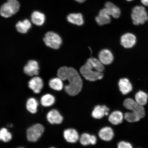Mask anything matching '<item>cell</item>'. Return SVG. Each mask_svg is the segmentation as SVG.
Wrapping results in <instances>:
<instances>
[{"label": "cell", "mask_w": 148, "mask_h": 148, "mask_svg": "<svg viewBox=\"0 0 148 148\" xmlns=\"http://www.w3.org/2000/svg\"><path fill=\"white\" fill-rule=\"evenodd\" d=\"M50 148H55V147H51Z\"/></svg>", "instance_id": "cell-35"}, {"label": "cell", "mask_w": 148, "mask_h": 148, "mask_svg": "<svg viewBox=\"0 0 148 148\" xmlns=\"http://www.w3.org/2000/svg\"><path fill=\"white\" fill-rule=\"evenodd\" d=\"M131 17L135 25H143L148 20L147 13L144 7L138 5L132 9Z\"/></svg>", "instance_id": "cell-5"}, {"label": "cell", "mask_w": 148, "mask_h": 148, "mask_svg": "<svg viewBox=\"0 0 148 148\" xmlns=\"http://www.w3.org/2000/svg\"><path fill=\"white\" fill-rule=\"evenodd\" d=\"M136 42V36L132 33H126L122 36L120 40L121 45L125 49L134 47Z\"/></svg>", "instance_id": "cell-10"}, {"label": "cell", "mask_w": 148, "mask_h": 148, "mask_svg": "<svg viewBox=\"0 0 148 148\" xmlns=\"http://www.w3.org/2000/svg\"><path fill=\"white\" fill-rule=\"evenodd\" d=\"M99 134L101 139L106 141L112 140L114 136V131L110 127H103L99 131Z\"/></svg>", "instance_id": "cell-21"}, {"label": "cell", "mask_w": 148, "mask_h": 148, "mask_svg": "<svg viewBox=\"0 0 148 148\" xmlns=\"http://www.w3.org/2000/svg\"><path fill=\"white\" fill-rule=\"evenodd\" d=\"M63 81L60 77H57L50 79L49 82V87L56 91H60L64 87Z\"/></svg>", "instance_id": "cell-23"}, {"label": "cell", "mask_w": 148, "mask_h": 148, "mask_svg": "<svg viewBox=\"0 0 148 148\" xmlns=\"http://www.w3.org/2000/svg\"><path fill=\"white\" fill-rule=\"evenodd\" d=\"M142 4L146 6H148V0H140Z\"/></svg>", "instance_id": "cell-31"}, {"label": "cell", "mask_w": 148, "mask_h": 148, "mask_svg": "<svg viewBox=\"0 0 148 148\" xmlns=\"http://www.w3.org/2000/svg\"><path fill=\"white\" fill-rule=\"evenodd\" d=\"M99 59L103 65H109L112 63L114 60V57L110 50L103 49L100 51Z\"/></svg>", "instance_id": "cell-12"}, {"label": "cell", "mask_w": 148, "mask_h": 148, "mask_svg": "<svg viewBox=\"0 0 148 148\" xmlns=\"http://www.w3.org/2000/svg\"><path fill=\"white\" fill-rule=\"evenodd\" d=\"M12 135L6 128H1L0 131V139L3 141L7 142L10 141L12 138Z\"/></svg>", "instance_id": "cell-29"}, {"label": "cell", "mask_w": 148, "mask_h": 148, "mask_svg": "<svg viewBox=\"0 0 148 148\" xmlns=\"http://www.w3.org/2000/svg\"><path fill=\"white\" fill-rule=\"evenodd\" d=\"M104 69V65L100 61L95 58H90L81 66L79 71L86 80L95 81L103 79Z\"/></svg>", "instance_id": "cell-2"}, {"label": "cell", "mask_w": 148, "mask_h": 148, "mask_svg": "<svg viewBox=\"0 0 148 148\" xmlns=\"http://www.w3.org/2000/svg\"><path fill=\"white\" fill-rule=\"evenodd\" d=\"M118 148H133L131 144L128 142L121 141L118 144Z\"/></svg>", "instance_id": "cell-30"}, {"label": "cell", "mask_w": 148, "mask_h": 148, "mask_svg": "<svg viewBox=\"0 0 148 148\" xmlns=\"http://www.w3.org/2000/svg\"><path fill=\"white\" fill-rule=\"evenodd\" d=\"M80 142L82 145L86 146L90 144L95 145L97 143V138L94 135L84 133L81 135L80 138Z\"/></svg>", "instance_id": "cell-24"}, {"label": "cell", "mask_w": 148, "mask_h": 148, "mask_svg": "<svg viewBox=\"0 0 148 148\" xmlns=\"http://www.w3.org/2000/svg\"><path fill=\"white\" fill-rule=\"evenodd\" d=\"M40 67L38 61L34 60L27 61L23 68V72L29 77L38 76L40 73Z\"/></svg>", "instance_id": "cell-8"}, {"label": "cell", "mask_w": 148, "mask_h": 148, "mask_svg": "<svg viewBox=\"0 0 148 148\" xmlns=\"http://www.w3.org/2000/svg\"><path fill=\"white\" fill-rule=\"evenodd\" d=\"M120 91L123 95H126L132 90V84L129 79L127 78H122L120 79L118 82Z\"/></svg>", "instance_id": "cell-16"}, {"label": "cell", "mask_w": 148, "mask_h": 148, "mask_svg": "<svg viewBox=\"0 0 148 148\" xmlns=\"http://www.w3.org/2000/svg\"><path fill=\"white\" fill-rule=\"evenodd\" d=\"M75 1L77 2L81 3H84L86 0H75Z\"/></svg>", "instance_id": "cell-32"}, {"label": "cell", "mask_w": 148, "mask_h": 148, "mask_svg": "<svg viewBox=\"0 0 148 148\" xmlns=\"http://www.w3.org/2000/svg\"><path fill=\"white\" fill-rule=\"evenodd\" d=\"M124 118L126 121L129 123L137 122L141 119L138 114L132 112L125 113Z\"/></svg>", "instance_id": "cell-28"}, {"label": "cell", "mask_w": 148, "mask_h": 148, "mask_svg": "<svg viewBox=\"0 0 148 148\" xmlns=\"http://www.w3.org/2000/svg\"><path fill=\"white\" fill-rule=\"evenodd\" d=\"M23 148V147H19V148Z\"/></svg>", "instance_id": "cell-34"}, {"label": "cell", "mask_w": 148, "mask_h": 148, "mask_svg": "<svg viewBox=\"0 0 148 148\" xmlns=\"http://www.w3.org/2000/svg\"><path fill=\"white\" fill-rule=\"evenodd\" d=\"M44 131L43 126L40 124H36L27 129V140L31 142L38 140L43 134Z\"/></svg>", "instance_id": "cell-6"}, {"label": "cell", "mask_w": 148, "mask_h": 148, "mask_svg": "<svg viewBox=\"0 0 148 148\" xmlns=\"http://www.w3.org/2000/svg\"><path fill=\"white\" fill-rule=\"evenodd\" d=\"M66 19L69 23L79 26L83 25L84 23L83 16L82 14L79 13L68 14Z\"/></svg>", "instance_id": "cell-19"}, {"label": "cell", "mask_w": 148, "mask_h": 148, "mask_svg": "<svg viewBox=\"0 0 148 148\" xmlns=\"http://www.w3.org/2000/svg\"><path fill=\"white\" fill-rule=\"evenodd\" d=\"M47 47L53 50L60 49L62 44V40L58 33L49 31L46 32L42 39Z\"/></svg>", "instance_id": "cell-4"}, {"label": "cell", "mask_w": 148, "mask_h": 148, "mask_svg": "<svg viewBox=\"0 0 148 148\" xmlns=\"http://www.w3.org/2000/svg\"><path fill=\"white\" fill-rule=\"evenodd\" d=\"M55 98L51 94H47L42 96L40 102L44 107H49L52 105L55 102Z\"/></svg>", "instance_id": "cell-26"}, {"label": "cell", "mask_w": 148, "mask_h": 148, "mask_svg": "<svg viewBox=\"0 0 148 148\" xmlns=\"http://www.w3.org/2000/svg\"><path fill=\"white\" fill-rule=\"evenodd\" d=\"M38 106V102L34 98H30L27 100L26 108L27 110L31 113H36Z\"/></svg>", "instance_id": "cell-27"}, {"label": "cell", "mask_w": 148, "mask_h": 148, "mask_svg": "<svg viewBox=\"0 0 148 148\" xmlns=\"http://www.w3.org/2000/svg\"><path fill=\"white\" fill-rule=\"evenodd\" d=\"M64 136L66 141L70 143H75L79 138L78 133L73 129L66 130L64 131Z\"/></svg>", "instance_id": "cell-18"}, {"label": "cell", "mask_w": 148, "mask_h": 148, "mask_svg": "<svg viewBox=\"0 0 148 148\" xmlns=\"http://www.w3.org/2000/svg\"><path fill=\"white\" fill-rule=\"evenodd\" d=\"M135 101L138 104L143 106L147 104L148 101V94L145 92L140 90L136 92L135 96Z\"/></svg>", "instance_id": "cell-25"}, {"label": "cell", "mask_w": 148, "mask_h": 148, "mask_svg": "<svg viewBox=\"0 0 148 148\" xmlns=\"http://www.w3.org/2000/svg\"><path fill=\"white\" fill-rule=\"evenodd\" d=\"M32 27V24L28 19H25L23 21H19L15 25L16 30L21 34H26Z\"/></svg>", "instance_id": "cell-14"}, {"label": "cell", "mask_w": 148, "mask_h": 148, "mask_svg": "<svg viewBox=\"0 0 148 148\" xmlns=\"http://www.w3.org/2000/svg\"><path fill=\"white\" fill-rule=\"evenodd\" d=\"M126 1H133V0H126Z\"/></svg>", "instance_id": "cell-33"}, {"label": "cell", "mask_w": 148, "mask_h": 148, "mask_svg": "<svg viewBox=\"0 0 148 148\" xmlns=\"http://www.w3.org/2000/svg\"><path fill=\"white\" fill-rule=\"evenodd\" d=\"M31 21L34 25L38 26L43 25L45 21V16L42 13L35 11L31 15Z\"/></svg>", "instance_id": "cell-17"}, {"label": "cell", "mask_w": 148, "mask_h": 148, "mask_svg": "<svg viewBox=\"0 0 148 148\" xmlns=\"http://www.w3.org/2000/svg\"><path fill=\"white\" fill-rule=\"evenodd\" d=\"M124 116L119 111H116L112 112L109 116L108 120L112 124L116 125L119 124L123 121Z\"/></svg>", "instance_id": "cell-22"}, {"label": "cell", "mask_w": 148, "mask_h": 148, "mask_svg": "<svg viewBox=\"0 0 148 148\" xmlns=\"http://www.w3.org/2000/svg\"><path fill=\"white\" fill-rule=\"evenodd\" d=\"M47 119L52 124H59L62 123L63 118L58 110H51L47 114Z\"/></svg>", "instance_id": "cell-13"}, {"label": "cell", "mask_w": 148, "mask_h": 148, "mask_svg": "<svg viewBox=\"0 0 148 148\" xmlns=\"http://www.w3.org/2000/svg\"><path fill=\"white\" fill-rule=\"evenodd\" d=\"M109 109L105 105H97L95 107L92 112V115L95 119H99L108 114Z\"/></svg>", "instance_id": "cell-15"}, {"label": "cell", "mask_w": 148, "mask_h": 148, "mask_svg": "<svg viewBox=\"0 0 148 148\" xmlns=\"http://www.w3.org/2000/svg\"><path fill=\"white\" fill-rule=\"evenodd\" d=\"M105 7L107 9L111 16L114 18H119L121 15L120 9L113 3L107 2L105 4Z\"/></svg>", "instance_id": "cell-20"}, {"label": "cell", "mask_w": 148, "mask_h": 148, "mask_svg": "<svg viewBox=\"0 0 148 148\" xmlns=\"http://www.w3.org/2000/svg\"><path fill=\"white\" fill-rule=\"evenodd\" d=\"M95 20L98 25L101 26L106 25L110 23L111 16L107 9L104 7L100 10Z\"/></svg>", "instance_id": "cell-11"}, {"label": "cell", "mask_w": 148, "mask_h": 148, "mask_svg": "<svg viewBox=\"0 0 148 148\" xmlns=\"http://www.w3.org/2000/svg\"><path fill=\"white\" fill-rule=\"evenodd\" d=\"M20 3L18 0H7V1L1 5L0 14L5 18L11 17L19 10Z\"/></svg>", "instance_id": "cell-3"}, {"label": "cell", "mask_w": 148, "mask_h": 148, "mask_svg": "<svg viewBox=\"0 0 148 148\" xmlns=\"http://www.w3.org/2000/svg\"><path fill=\"white\" fill-rule=\"evenodd\" d=\"M123 105L125 108L138 114L140 118H143L145 116V111L143 106L136 102L134 100L128 98L124 101Z\"/></svg>", "instance_id": "cell-7"}, {"label": "cell", "mask_w": 148, "mask_h": 148, "mask_svg": "<svg viewBox=\"0 0 148 148\" xmlns=\"http://www.w3.org/2000/svg\"><path fill=\"white\" fill-rule=\"evenodd\" d=\"M44 84L43 79L38 76L32 77L28 83L29 88L36 94L40 93L43 88Z\"/></svg>", "instance_id": "cell-9"}, {"label": "cell", "mask_w": 148, "mask_h": 148, "mask_svg": "<svg viewBox=\"0 0 148 148\" xmlns=\"http://www.w3.org/2000/svg\"><path fill=\"white\" fill-rule=\"evenodd\" d=\"M57 76L63 81H68V84L64 86V89L68 95H76L82 90V79L75 68L67 66H61L57 70Z\"/></svg>", "instance_id": "cell-1"}]
</instances>
